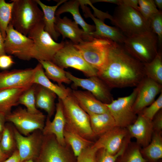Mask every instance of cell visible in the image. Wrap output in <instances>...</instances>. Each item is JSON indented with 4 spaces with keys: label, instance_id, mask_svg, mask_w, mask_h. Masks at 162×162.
<instances>
[{
    "label": "cell",
    "instance_id": "40",
    "mask_svg": "<svg viewBox=\"0 0 162 162\" xmlns=\"http://www.w3.org/2000/svg\"><path fill=\"white\" fill-rule=\"evenodd\" d=\"M98 150L93 144L81 153L76 157V162H96V154Z\"/></svg>",
    "mask_w": 162,
    "mask_h": 162
},
{
    "label": "cell",
    "instance_id": "50",
    "mask_svg": "<svg viewBox=\"0 0 162 162\" xmlns=\"http://www.w3.org/2000/svg\"><path fill=\"white\" fill-rule=\"evenodd\" d=\"M154 1L157 8L159 9V10L161 11L162 9V0H154Z\"/></svg>",
    "mask_w": 162,
    "mask_h": 162
},
{
    "label": "cell",
    "instance_id": "38",
    "mask_svg": "<svg viewBox=\"0 0 162 162\" xmlns=\"http://www.w3.org/2000/svg\"><path fill=\"white\" fill-rule=\"evenodd\" d=\"M149 23L151 31L157 36L158 46L160 48L162 45V12L159 11L150 19Z\"/></svg>",
    "mask_w": 162,
    "mask_h": 162
},
{
    "label": "cell",
    "instance_id": "19",
    "mask_svg": "<svg viewBox=\"0 0 162 162\" xmlns=\"http://www.w3.org/2000/svg\"><path fill=\"white\" fill-rule=\"evenodd\" d=\"M55 28L56 31L62 35L63 39L69 38L75 44L88 40L92 37L80 28L74 21H72L66 16L61 18L60 16H56Z\"/></svg>",
    "mask_w": 162,
    "mask_h": 162
},
{
    "label": "cell",
    "instance_id": "27",
    "mask_svg": "<svg viewBox=\"0 0 162 162\" xmlns=\"http://www.w3.org/2000/svg\"><path fill=\"white\" fill-rule=\"evenodd\" d=\"M36 1L43 13L44 30L55 41H57L60 35L56 31L55 28L56 12L58 7L67 0L59 1L54 6L46 5L40 0Z\"/></svg>",
    "mask_w": 162,
    "mask_h": 162
},
{
    "label": "cell",
    "instance_id": "25",
    "mask_svg": "<svg viewBox=\"0 0 162 162\" xmlns=\"http://www.w3.org/2000/svg\"><path fill=\"white\" fill-rule=\"evenodd\" d=\"M30 87L10 88L0 90V113L6 116L10 114L12 108L19 105L18 100L21 95Z\"/></svg>",
    "mask_w": 162,
    "mask_h": 162
},
{
    "label": "cell",
    "instance_id": "18",
    "mask_svg": "<svg viewBox=\"0 0 162 162\" xmlns=\"http://www.w3.org/2000/svg\"><path fill=\"white\" fill-rule=\"evenodd\" d=\"M128 136L126 128L116 126L99 136L94 145L98 149L103 148L115 154L120 149Z\"/></svg>",
    "mask_w": 162,
    "mask_h": 162
},
{
    "label": "cell",
    "instance_id": "26",
    "mask_svg": "<svg viewBox=\"0 0 162 162\" xmlns=\"http://www.w3.org/2000/svg\"><path fill=\"white\" fill-rule=\"evenodd\" d=\"M35 71L33 84L41 86L54 92L58 98L62 99L71 92V90L63 85H59L52 83L46 76L44 69L39 63L35 67Z\"/></svg>",
    "mask_w": 162,
    "mask_h": 162
},
{
    "label": "cell",
    "instance_id": "41",
    "mask_svg": "<svg viewBox=\"0 0 162 162\" xmlns=\"http://www.w3.org/2000/svg\"><path fill=\"white\" fill-rule=\"evenodd\" d=\"M129 148L125 162H146L147 160L143 157L138 144Z\"/></svg>",
    "mask_w": 162,
    "mask_h": 162
},
{
    "label": "cell",
    "instance_id": "35",
    "mask_svg": "<svg viewBox=\"0 0 162 162\" xmlns=\"http://www.w3.org/2000/svg\"><path fill=\"white\" fill-rule=\"evenodd\" d=\"M35 84H33L21 95L18 100V104L24 105L26 110L34 114L40 113L35 104Z\"/></svg>",
    "mask_w": 162,
    "mask_h": 162
},
{
    "label": "cell",
    "instance_id": "24",
    "mask_svg": "<svg viewBox=\"0 0 162 162\" xmlns=\"http://www.w3.org/2000/svg\"><path fill=\"white\" fill-rule=\"evenodd\" d=\"M80 5L79 0L67 1L58 8L55 13L56 16H60L65 12H69L72 15L74 21L82 28L84 32L90 35V34L95 30L94 26L86 23L83 19L79 11Z\"/></svg>",
    "mask_w": 162,
    "mask_h": 162
},
{
    "label": "cell",
    "instance_id": "32",
    "mask_svg": "<svg viewBox=\"0 0 162 162\" xmlns=\"http://www.w3.org/2000/svg\"><path fill=\"white\" fill-rule=\"evenodd\" d=\"M146 76L162 85V55L159 50L150 62L144 63Z\"/></svg>",
    "mask_w": 162,
    "mask_h": 162
},
{
    "label": "cell",
    "instance_id": "29",
    "mask_svg": "<svg viewBox=\"0 0 162 162\" xmlns=\"http://www.w3.org/2000/svg\"><path fill=\"white\" fill-rule=\"evenodd\" d=\"M65 141L71 148L77 157L84 150L92 145L94 142L83 137L66 124L64 133Z\"/></svg>",
    "mask_w": 162,
    "mask_h": 162
},
{
    "label": "cell",
    "instance_id": "43",
    "mask_svg": "<svg viewBox=\"0 0 162 162\" xmlns=\"http://www.w3.org/2000/svg\"><path fill=\"white\" fill-rule=\"evenodd\" d=\"M14 63V62L10 55L5 54L0 56V68H8Z\"/></svg>",
    "mask_w": 162,
    "mask_h": 162
},
{
    "label": "cell",
    "instance_id": "9",
    "mask_svg": "<svg viewBox=\"0 0 162 162\" xmlns=\"http://www.w3.org/2000/svg\"><path fill=\"white\" fill-rule=\"evenodd\" d=\"M67 144H60L53 134L44 135L37 162H76V158Z\"/></svg>",
    "mask_w": 162,
    "mask_h": 162
},
{
    "label": "cell",
    "instance_id": "46",
    "mask_svg": "<svg viewBox=\"0 0 162 162\" xmlns=\"http://www.w3.org/2000/svg\"><path fill=\"white\" fill-rule=\"evenodd\" d=\"M92 3L105 2L116 4L118 5L122 4V0H95L91 1Z\"/></svg>",
    "mask_w": 162,
    "mask_h": 162
},
{
    "label": "cell",
    "instance_id": "28",
    "mask_svg": "<svg viewBox=\"0 0 162 162\" xmlns=\"http://www.w3.org/2000/svg\"><path fill=\"white\" fill-rule=\"evenodd\" d=\"M89 116L91 129L95 137L100 136L116 126L109 112Z\"/></svg>",
    "mask_w": 162,
    "mask_h": 162
},
{
    "label": "cell",
    "instance_id": "15",
    "mask_svg": "<svg viewBox=\"0 0 162 162\" xmlns=\"http://www.w3.org/2000/svg\"><path fill=\"white\" fill-rule=\"evenodd\" d=\"M35 71L34 68L0 72V90L31 86L34 84Z\"/></svg>",
    "mask_w": 162,
    "mask_h": 162
},
{
    "label": "cell",
    "instance_id": "2",
    "mask_svg": "<svg viewBox=\"0 0 162 162\" xmlns=\"http://www.w3.org/2000/svg\"><path fill=\"white\" fill-rule=\"evenodd\" d=\"M10 23L17 31L28 36L31 30L43 21L44 14L36 0H12Z\"/></svg>",
    "mask_w": 162,
    "mask_h": 162
},
{
    "label": "cell",
    "instance_id": "16",
    "mask_svg": "<svg viewBox=\"0 0 162 162\" xmlns=\"http://www.w3.org/2000/svg\"><path fill=\"white\" fill-rule=\"evenodd\" d=\"M137 87V93L133 109L138 114L155 100L157 95L162 92V85L146 77Z\"/></svg>",
    "mask_w": 162,
    "mask_h": 162
},
{
    "label": "cell",
    "instance_id": "22",
    "mask_svg": "<svg viewBox=\"0 0 162 162\" xmlns=\"http://www.w3.org/2000/svg\"><path fill=\"white\" fill-rule=\"evenodd\" d=\"M71 93L79 106L88 115L109 112L105 104L90 92L74 90Z\"/></svg>",
    "mask_w": 162,
    "mask_h": 162
},
{
    "label": "cell",
    "instance_id": "12",
    "mask_svg": "<svg viewBox=\"0 0 162 162\" xmlns=\"http://www.w3.org/2000/svg\"><path fill=\"white\" fill-rule=\"evenodd\" d=\"M27 36L34 41L37 47L38 61H52L55 55L64 44V41L56 42L44 30L43 21L36 25Z\"/></svg>",
    "mask_w": 162,
    "mask_h": 162
},
{
    "label": "cell",
    "instance_id": "23",
    "mask_svg": "<svg viewBox=\"0 0 162 162\" xmlns=\"http://www.w3.org/2000/svg\"><path fill=\"white\" fill-rule=\"evenodd\" d=\"M36 107L45 111L50 118L56 111L55 100L57 95L53 92L41 86L35 84Z\"/></svg>",
    "mask_w": 162,
    "mask_h": 162
},
{
    "label": "cell",
    "instance_id": "17",
    "mask_svg": "<svg viewBox=\"0 0 162 162\" xmlns=\"http://www.w3.org/2000/svg\"><path fill=\"white\" fill-rule=\"evenodd\" d=\"M80 3L84 16L86 18H90L95 25V30L90 34V36L107 39L120 44H123L126 37L117 28L106 25L104 21L95 17L88 7L80 2Z\"/></svg>",
    "mask_w": 162,
    "mask_h": 162
},
{
    "label": "cell",
    "instance_id": "45",
    "mask_svg": "<svg viewBox=\"0 0 162 162\" xmlns=\"http://www.w3.org/2000/svg\"><path fill=\"white\" fill-rule=\"evenodd\" d=\"M122 4L139 11V8L138 0H122Z\"/></svg>",
    "mask_w": 162,
    "mask_h": 162
},
{
    "label": "cell",
    "instance_id": "44",
    "mask_svg": "<svg viewBox=\"0 0 162 162\" xmlns=\"http://www.w3.org/2000/svg\"><path fill=\"white\" fill-rule=\"evenodd\" d=\"M3 162H21L20 158L17 150H16Z\"/></svg>",
    "mask_w": 162,
    "mask_h": 162
},
{
    "label": "cell",
    "instance_id": "3",
    "mask_svg": "<svg viewBox=\"0 0 162 162\" xmlns=\"http://www.w3.org/2000/svg\"><path fill=\"white\" fill-rule=\"evenodd\" d=\"M111 21L126 37L151 31L139 11L123 4L116 8Z\"/></svg>",
    "mask_w": 162,
    "mask_h": 162
},
{
    "label": "cell",
    "instance_id": "34",
    "mask_svg": "<svg viewBox=\"0 0 162 162\" xmlns=\"http://www.w3.org/2000/svg\"><path fill=\"white\" fill-rule=\"evenodd\" d=\"M13 2H6L0 0V30L4 39L6 36V30L11 20Z\"/></svg>",
    "mask_w": 162,
    "mask_h": 162
},
{
    "label": "cell",
    "instance_id": "13",
    "mask_svg": "<svg viewBox=\"0 0 162 162\" xmlns=\"http://www.w3.org/2000/svg\"><path fill=\"white\" fill-rule=\"evenodd\" d=\"M66 73L72 82L73 87H80L85 89L104 104H109L113 100L111 88L98 76L84 79L76 77L68 71Z\"/></svg>",
    "mask_w": 162,
    "mask_h": 162
},
{
    "label": "cell",
    "instance_id": "20",
    "mask_svg": "<svg viewBox=\"0 0 162 162\" xmlns=\"http://www.w3.org/2000/svg\"><path fill=\"white\" fill-rule=\"evenodd\" d=\"M56 112L52 121L47 116L42 132L44 135L53 134L60 144L66 145L64 136V131L66 124L61 100L58 98L56 104Z\"/></svg>",
    "mask_w": 162,
    "mask_h": 162
},
{
    "label": "cell",
    "instance_id": "1",
    "mask_svg": "<svg viewBox=\"0 0 162 162\" xmlns=\"http://www.w3.org/2000/svg\"><path fill=\"white\" fill-rule=\"evenodd\" d=\"M97 76L111 88L136 87L146 77L143 63L130 55L123 44L113 42Z\"/></svg>",
    "mask_w": 162,
    "mask_h": 162
},
{
    "label": "cell",
    "instance_id": "48",
    "mask_svg": "<svg viewBox=\"0 0 162 162\" xmlns=\"http://www.w3.org/2000/svg\"><path fill=\"white\" fill-rule=\"evenodd\" d=\"M6 116L4 114L0 113V134L2 133L6 122Z\"/></svg>",
    "mask_w": 162,
    "mask_h": 162
},
{
    "label": "cell",
    "instance_id": "30",
    "mask_svg": "<svg viewBox=\"0 0 162 162\" xmlns=\"http://www.w3.org/2000/svg\"><path fill=\"white\" fill-rule=\"evenodd\" d=\"M43 67L46 76L50 80L57 82L59 85L63 83L69 84L71 82L66 76L64 69L49 61H38Z\"/></svg>",
    "mask_w": 162,
    "mask_h": 162
},
{
    "label": "cell",
    "instance_id": "33",
    "mask_svg": "<svg viewBox=\"0 0 162 162\" xmlns=\"http://www.w3.org/2000/svg\"><path fill=\"white\" fill-rule=\"evenodd\" d=\"M142 152L148 158L156 160L162 158V137L161 132H153L149 143L144 147Z\"/></svg>",
    "mask_w": 162,
    "mask_h": 162
},
{
    "label": "cell",
    "instance_id": "51",
    "mask_svg": "<svg viewBox=\"0 0 162 162\" xmlns=\"http://www.w3.org/2000/svg\"><path fill=\"white\" fill-rule=\"evenodd\" d=\"M21 162H37L35 160L33 159H29L24 160Z\"/></svg>",
    "mask_w": 162,
    "mask_h": 162
},
{
    "label": "cell",
    "instance_id": "39",
    "mask_svg": "<svg viewBox=\"0 0 162 162\" xmlns=\"http://www.w3.org/2000/svg\"><path fill=\"white\" fill-rule=\"evenodd\" d=\"M162 108V92L157 99L140 113L148 120L152 121L157 113Z\"/></svg>",
    "mask_w": 162,
    "mask_h": 162
},
{
    "label": "cell",
    "instance_id": "49",
    "mask_svg": "<svg viewBox=\"0 0 162 162\" xmlns=\"http://www.w3.org/2000/svg\"><path fill=\"white\" fill-rule=\"evenodd\" d=\"M2 133L0 134V141ZM10 156L4 153L2 151L0 146V162H3L7 159Z\"/></svg>",
    "mask_w": 162,
    "mask_h": 162
},
{
    "label": "cell",
    "instance_id": "6",
    "mask_svg": "<svg viewBox=\"0 0 162 162\" xmlns=\"http://www.w3.org/2000/svg\"><path fill=\"white\" fill-rule=\"evenodd\" d=\"M4 44L6 54L24 60L38 59V51L34 41L16 30L10 23L6 30Z\"/></svg>",
    "mask_w": 162,
    "mask_h": 162
},
{
    "label": "cell",
    "instance_id": "21",
    "mask_svg": "<svg viewBox=\"0 0 162 162\" xmlns=\"http://www.w3.org/2000/svg\"><path fill=\"white\" fill-rule=\"evenodd\" d=\"M134 122L127 127L130 136L136 139L137 144L145 147L151 141L153 130L151 121L139 113Z\"/></svg>",
    "mask_w": 162,
    "mask_h": 162
},
{
    "label": "cell",
    "instance_id": "4",
    "mask_svg": "<svg viewBox=\"0 0 162 162\" xmlns=\"http://www.w3.org/2000/svg\"><path fill=\"white\" fill-rule=\"evenodd\" d=\"M61 100L66 124L83 137L92 141L95 137L91 129L89 116L78 104L71 91Z\"/></svg>",
    "mask_w": 162,
    "mask_h": 162
},
{
    "label": "cell",
    "instance_id": "8",
    "mask_svg": "<svg viewBox=\"0 0 162 162\" xmlns=\"http://www.w3.org/2000/svg\"><path fill=\"white\" fill-rule=\"evenodd\" d=\"M112 42L107 39L93 37L89 40L74 44L86 62L98 72L106 61Z\"/></svg>",
    "mask_w": 162,
    "mask_h": 162
},
{
    "label": "cell",
    "instance_id": "31",
    "mask_svg": "<svg viewBox=\"0 0 162 162\" xmlns=\"http://www.w3.org/2000/svg\"><path fill=\"white\" fill-rule=\"evenodd\" d=\"M0 146L3 152L10 156L17 149L14 126L11 123L5 124L2 133Z\"/></svg>",
    "mask_w": 162,
    "mask_h": 162
},
{
    "label": "cell",
    "instance_id": "10",
    "mask_svg": "<svg viewBox=\"0 0 162 162\" xmlns=\"http://www.w3.org/2000/svg\"><path fill=\"white\" fill-rule=\"evenodd\" d=\"M46 117L42 112L32 113L26 109L18 107L6 116V122L11 123L22 135L27 136L39 130L42 131Z\"/></svg>",
    "mask_w": 162,
    "mask_h": 162
},
{
    "label": "cell",
    "instance_id": "11",
    "mask_svg": "<svg viewBox=\"0 0 162 162\" xmlns=\"http://www.w3.org/2000/svg\"><path fill=\"white\" fill-rule=\"evenodd\" d=\"M137 91L136 86L129 95L119 97L109 104H105L116 126L126 128L136 120L137 116L134 111L133 106Z\"/></svg>",
    "mask_w": 162,
    "mask_h": 162
},
{
    "label": "cell",
    "instance_id": "7",
    "mask_svg": "<svg viewBox=\"0 0 162 162\" xmlns=\"http://www.w3.org/2000/svg\"><path fill=\"white\" fill-rule=\"evenodd\" d=\"M52 62L64 69L71 68L79 70L88 77L97 76L98 70L86 62L71 41H64V46L56 53Z\"/></svg>",
    "mask_w": 162,
    "mask_h": 162
},
{
    "label": "cell",
    "instance_id": "36",
    "mask_svg": "<svg viewBox=\"0 0 162 162\" xmlns=\"http://www.w3.org/2000/svg\"><path fill=\"white\" fill-rule=\"evenodd\" d=\"M130 137L126 139L119 151L115 154H112L103 148L99 149L97 152L96 162H116L118 158L122 155L127 148Z\"/></svg>",
    "mask_w": 162,
    "mask_h": 162
},
{
    "label": "cell",
    "instance_id": "5",
    "mask_svg": "<svg viewBox=\"0 0 162 162\" xmlns=\"http://www.w3.org/2000/svg\"><path fill=\"white\" fill-rule=\"evenodd\" d=\"M123 45L130 55L143 64L151 61L158 51L157 37L151 31L126 37Z\"/></svg>",
    "mask_w": 162,
    "mask_h": 162
},
{
    "label": "cell",
    "instance_id": "37",
    "mask_svg": "<svg viewBox=\"0 0 162 162\" xmlns=\"http://www.w3.org/2000/svg\"><path fill=\"white\" fill-rule=\"evenodd\" d=\"M139 11L148 22L152 17L159 11L153 0H138Z\"/></svg>",
    "mask_w": 162,
    "mask_h": 162
},
{
    "label": "cell",
    "instance_id": "47",
    "mask_svg": "<svg viewBox=\"0 0 162 162\" xmlns=\"http://www.w3.org/2000/svg\"><path fill=\"white\" fill-rule=\"evenodd\" d=\"M4 40L0 30V56L6 54L4 48Z\"/></svg>",
    "mask_w": 162,
    "mask_h": 162
},
{
    "label": "cell",
    "instance_id": "42",
    "mask_svg": "<svg viewBox=\"0 0 162 162\" xmlns=\"http://www.w3.org/2000/svg\"><path fill=\"white\" fill-rule=\"evenodd\" d=\"M153 132L161 133L162 130V111L160 110L152 121Z\"/></svg>",
    "mask_w": 162,
    "mask_h": 162
},
{
    "label": "cell",
    "instance_id": "14",
    "mask_svg": "<svg viewBox=\"0 0 162 162\" xmlns=\"http://www.w3.org/2000/svg\"><path fill=\"white\" fill-rule=\"evenodd\" d=\"M14 131L21 162L29 159L36 160L43 142L44 135L42 131L36 130L28 135L24 136L14 126Z\"/></svg>",
    "mask_w": 162,
    "mask_h": 162
}]
</instances>
